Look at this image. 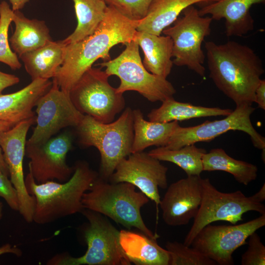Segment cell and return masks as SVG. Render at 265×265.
<instances>
[{
  "mask_svg": "<svg viewBox=\"0 0 265 265\" xmlns=\"http://www.w3.org/2000/svg\"><path fill=\"white\" fill-rule=\"evenodd\" d=\"M139 22L127 18L113 7L107 5L103 20L93 34L66 45L63 63L53 81L69 94L97 59L101 58L104 61L111 59L109 51L113 46L135 40Z\"/></svg>",
  "mask_w": 265,
  "mask_h": 265,
  "instance_id": "obj_1",
  "label": "cell"
},
{
  "mask_svg": "<svg viewBox=\"0 0 265 265\" xmlns=\"http://www.w3.org/2000/svg\"><path fill=\"white\" fill-rule=\"evenodd\" d=\"M210 77L236 106H252L265 70L262 61L249 46L235 41L205 42Z\"/></svg>",
  "mask_w": 265,
  "mask_h": 265,
  "instance_id": "obj_2",
  "label": "cell"
},
{
  "mask_svg": "<svg viewBox=\"0 0 265 265\" xmlns=\"http://www.w3.org/2000/svg\"><path fill=\"white\" fill-rule=\"evenodd\" d=\"M73 175L63 183L54 181L38 184L29 172L25 178L29 194L35 200L33 221L46 224L81 212L84 209L82 198L99 174L85 161H78Z\"/></svg>",
  "mask_w": 265,
  "mask_h": 265,
  "instance_id": "obj_3",
  "label": "cell"
},
{
  "mask_svg": "<svg viewBox=\"0 0 265 265\" xmlns=\"http://www.w3.org/2000/svg\"><path fill=\"white\" fill-rule=\"evenodd\" d=\"M149 199L129 183H111L99 176L82 198L84 209L108 217L116 223L130 230L135 228L150 238L157 239L159 235L153 233L145 225L141 209Z\"/></svg>",
  "mask_w": 265,
  "mask_h": 265,
  "instance_id": "obj_4",
  "label": "cell"
},
{
  "mask_svg": "<svg viewBox=\"0 0 265 265\" xmlns=\"http://www.w3.org/2000/svg\"><path fill=\"white\" fill-rule=\"evenodd\" d=\"M76 127L80 143L98 150L101 156L99 176L108 181L118 164L131 154L134 136L132 110L126 108L116 121L108 123L84 115Z\"/></svg>",
  "mask_w": 265,
  "mask_h": 265,
  "instance_id": "obj_5",
  "label": "cell"
},
{
  "mask_svg": "<svg viewBox=\"0 0 265 265\" xmlns=\"http://www.w3.org/2000/svg\"><path fill=\"white\" fill-rule=\"evenodd\" d=\"M125 45V49L117 57L98 64L106 68L105 71L109 77L115 75L119 78L117 91L123 94L135 91L152 102L173 97L176 91L172 84L166 78L149 73L144 67L137 43L132 40Z\"/></svg>",
  "mask_w": 265,
  "mask_h": 265,
  "instance_id": "obj_6",
  "label": "cell"
},
{
  "mask_svg": "<svg viewBox=\"0 0 265 265\" xmlns=\"http://www.w3.org/2000/svg\"><path fill=\"white\" fill-rule=\"evenodd\" d=\"M88 221L84 231L87 249L82 256L56 255L49 261L53 265H130L119 242V231L106 216L83 209L81 212Z\"/></svg>",
  "mask_w": 265,
  "mask_h": 265,
  "instance_id": "obj_7",
  "label": "cell"
},
{
  "mask_svg": "<svg viewBox=\"0 0 265 265\" xmlns=\"http://www.w3.org/2000/svg\"><path fill=\"white\" fill-rule=\"evenodd\" d=\"M202 197L201 205L184 244L190 246L198 233L206 225L217 221L236 224L243 220L244 213L254 211L265 214V206L253 196H246L242 192H223L218 190L209 178H202Z\"/></svg>",
  "mask_w": 265,
  "mask_h": 265,
  "instance_id": "obj_8",
  "label": "cell"
},
{
  "mask_svg": "<svg viewBox=\"0 0 265 265\" xmlns=\"http://www.w3.org/2000/svg\"><path fill=\"white\" fill-rule=\"evenodd\" d=\"M109 76L101 68L87 70L69 92L76 108L83 115L108 123L125 108L123 94L108 82Z\"/></svg>",
  "mask_w": 265,
  "mask_h": 265,
  "instance_id": "obj_9",
  "label": "cell"
},
{
  "mask_svg": "<svg viewBox=\"0 0 265 265\" xmlns=\"http://www.w3.org/2000/svg\"><path fill=\"white\" fill-rule=\"evenodd\" d=\"M183 16L177 18L173 26L165 28L162 33L173 42V63L178 66H186L201 77L205 75L203 66L205 55L202 49L205 38L211 33L210 17L200 15L193 5L186 8Z\"/></svg>",
  "mask_w": 265,
  "mask_h": 265,
  "instance_id": "obj_10",
  "label": "cell"
},
{
  "mask_svg": "<svg viewBox=\"0 0 265 265\" xmlns=\"http://www.w3.org/2000/svg\"><path fill=\"white\" fill-rule=\"evenodd\" d=\"M255 108L252 106L241 105L222 119L207 120L194 126H179L170 136L164 147L171 150L199 142L210 141L229 131H240L248 134L253 146L262 150V159H265V138L252 125L250 119Z\"/></svg>",
  "mask_w": 265,
  "mask_h": 265,
  "instance_id": "obj_11",
  "label": "cell"
},
{
  "mask_svg": "<svg viewBox=\"0 0 265 265\" xmlns=\"http://www.w3.org/2000/svg\"><path fill=\"white\" fill-rule=\"evenodd\" d=\"M265 225V214L246 222L229 225L204 227L193 239L190 246L218 265H233V253L246 243L253 232Z\"/></svg>",
  "mask_w": 265,
  "mask_h": 265,
  "instance_id": "obj_12",
  "label": "cell"
},
{
  "mask_svg": "<svg viewBox=\"0 0 265 265\" xmlns=\"http://www.w3.org/2000/svg\"><path fill=\"white\" fill-rule=\"evenodd\" d=\"M35 106L36 125L26 144H42L63 128L76 127L84 115L75 106L69 94L53 81L50 89L38 100Z\"/></svg>",
  "mask_w": 265,
  "mask_h": 265,
  "instance_id": "obj_13",
  "label": "cell"
},
{
  "mask_svg": "<svg viewBox=\"0 0 265 265\" xmlns=\"http://www.w3.org/2000/svg\"><path fill=\"white\" fill-rule=\"evenodd\" d=\"M36 116L22 121L1 135L0 145L7 166L10 181L16 190L19 203L18 212L28 223L33 222L35 200L26 190L23 171L26 137Z\"/></svg>",
  "mask_w": 265,
  "mask_h": 265,
  "instance_id": "obj_14",
  "label": "cell"
},
{
  "mask_svg": "<svg viewBox=\"0 0 265 265\" xmlns=\"http://www.w3.org/2000/svg\"><path fill=\"white\" fill-rule=\"evenodd\" d=\"M159 160L143 151L131 153L117 165L108 181L127 182L134 185L158 207L160 201L159 188L168 187V168Z\"/></svg>",
  "mask_w": 265,
  "mask_h": 265,
  "instance_id": "obj_15",
  "label": "cell"
},
{
  "mask_svg": "<svg viewBox=\"0 0 265 265\" xmlns=\"http://www.w3.org/2000/svg\"><path fill=\"white\" fill-rule=\"evenodd\" d=\"M72 147V138L68 133L52 137L39 144H26L25 155L30 159L29 172L38 184L56 180L68 181L74 167L66 162V156Z\"/></svg>",
  "mask_w": 265,
  "mask_h": 265,
  "instance_id": "obj_16",
  "label": "cell"
},
{
  "mask_svg": "<svg viewBox=\"0 0 265 265\" xmlns=\"http://www.w3.org/2000/svg\"><path fill=\"white\" fill-rule=\"evenodd\" d=\"M159 205L163 221L171 226L187 224L197 213L202 197L200 176H187L167 187Z\"/></svg>",
  "mask_w": 265,
  "mask_h": 265,
  "instance_id": "obj_17",
  "label": "cell"
},
{
  "mask_svg": "<svg viewBox=\"0 0 265 265\" xmlns=\"http://www.w3.org/2000/svg\"><path fill=\"white\" fill-rule=\"evenodd\" d=\"M265 0H218L211 2L199 10L200 16L211 15L213 20H225V32L227 36H242L254 29V21L250 7Z\"/></svg>",
  "mask_w": 265,
  "mask_h": 265,
  "instance_id": "obj_18",
  "label": "cell"
},
{
  "mask_svg": "<svg viewBox=\"0 0 265 265\" xmlns=\"http://www.w3.org/2000/svg\"><path fill=\"white\" fill-rule=\"evenodd\" d=\"M52 85L50 80L38 79L17 92L0 94V119L16 125L35 117L33 108Z\"/></svg>",
  "mask_w": 265,
  "mask_h": 265,
  "instance_id": "obj_19",
  "label": "cell"
},
{
  "mask_svg": "<svg viewBox=\"0 0 265 265\" xmlns=\"http://www.w3.org/2000/svg\"><path fill=\"white\" fill-rule=\"evenodd\" d=\"M121 247L131 263L135 265H169L170 255L157 239L141 232L119 231Z\"/></svg>",
  "mask_w": 265,
  "mask_h": 265,
  "instance_id": "obj_20",
  "label": "cell"
},
{
  "mask_svg": "<svg viewBox=\"0 0 265 265\" xmlns=\"http://www.w3.org/2000/svg\"><path fill=\"white\" fill-rule=\"evenodd\" d=\"M134 40L143 52L144 67L152 74L166 79L173 64L171 38L136 30Z\"/></svg>",
  "mask_w": 265,
  "mask_h": 265,
  "instance_id": "obj_21",
  "label": "cell"
},
{
  "mask_svg": "<svg viewBox=\"0 0 265 265\" xmlns=\"http://www.w3.org/2000/svg\"><path fill=\"white\" fill-rule=\"evenodd\" d=\"M66 45L63 40L51 41L19 57L32 80L38 79L50 80L55 77L63 63Z\"/></svg>",
  "mask_w": 265,
  "mask_h": 265,
  "instance_id": "obj_22",
  "label": "cell"
},
{
  "mask_svg": "<svg viewBox=\"0 0 265 265\" xmlns=\"http://www.w3.org/2000/svg\"><path fill=\"white\" fill-rule=\"evenodd\" d=\"M15 31L9 40L18 57L52 41L50 30L43 21L29 19L19 10L14 11Z\"/></svg>",
  "mask_w": 265,
  "mask_h": 265,
  "instance_id": "obj_23",
  "label": "cell"
},
{
  "mask_svg": "<svg viewBox=\"0 0 265 265\" xmlns=\"http://www.w3.org/2000/svg\"><path fill=\"white\" fill-rule=\"evenodd\" d=\"M218 0H153L145 17L140 20L136 30L160 35L187 7L195 3Z\"/></svg>",
  "mask_w": 265,
  "mask_h": 265,
  "instance_id": "obj_24",
  "label": "cell"
},
{
  "mask_svg": "<svg viewBox=\"0 0 265 265\" xmlns=\"http://www.w3.org/2000/svg\"><path fill=\"white\" fill-rule=\"evenodd\" d=\"M134 136L131 153L143 151L148 147H164L176 129L178 121L159 122L146 120L141 110H132Z\"/></svg>",
  "mask_w": 265,
  "mask_h": 265,
  "instance_id": "obj_25",
  "label": "cell"
},
{
  "mask_svg": "<svg viewBox=\"0 0 265 265\" xmlns=\"http://www.w3.org/2000/svg\"><path fill=\"white\" fill-rule=\"evenodd\" d=\"M161 102L159 107L153 109L147 115L149 121L178 122L195 118L226 116L233 110L230 108L205 107L180 102L173 97L167 98Z\"/></svg>",
  "mask_w": 265,
  "mask_h": 265,
  "instance_id": "obj_26",
  "label": "cell"
},
{
  "mask_svg": "<svg viewBox=\"0 0 265 265\" xmlns=\"http://www.w3.org/2000/svg\"><path fill=\"white\" fill-rule=\"evenodd\" d=\"M203 171H222L232 174L239 183L247 186L257 177L258 167L253 164L235 159L222 148H214L202 157Z\"/></svg>",
  "mask_w": 265,
  "mask_h": 265,
  "instance_id": "obj_27",
  "label": "cell"
},
{
  "mask_svg": "<svg viewBox=\"0 0 265 265\" xmlns=\"http://www.w3.org/2000/svg\"><path fill=\"white\" fill-rule=\"evenodd\" d=\"M78 24L74 31L63 40L67 44L80 41L93 34L106 14L107 5L103 0H72Z\"/></svg>",
  "mask_w": 265,
  "mask_h": 265,
  "instance_id": "obj_28",
  "label": "cell"
},
{
  "mask_svg": "<svg viewBox=\"0 0 265 265\" xmlns=\"http://www.w3.org/2000/svg\"><path fill=\"white\" fill-rule=\"evenodd\" d=\"M207 152L194 144L186 145L175 150L158 147L148 154L159 161H168L182 168L187 176H200L203 171L202 157Z\"/></svg>",
  "mask_w": 265,
  "mask_h": 265,
  "instance_id": "obj_29",
  "label": "cell"
},
{
  "mask_svg": "<svg viewBox=\"0 0 265 265\" xmlns=\"http://www.w3.org/2000/svg\"><path fill=\"white\" fill-rule=\"evenodd\" d=\"M14 11L8 3L2 1L0 4V62L12 70L19 69L22 66L18 56L10 47L8 37L9 27L12 22Z\"/></svg>",
  "mask_w": 265,
  "mask_h": 265,
  "instance_id": "obj_30",
  "label": "cell"
},
{
  "mask_svg": "<svg viewBox=\"0 0 265 265\" xmlns=\"http://www.w3.org/2000/svg\"><path fill=\"white\" fill-rule=\"evenodd\" d=\"M169 265H216L213 260L193 247L178 241H167Z\"/></svg>",
  "mask_w": 265,
  "mask_h": 265,
  "instance_id": "obj_31",
  "label": "cell"
},
{
  "mask_svg": "<svg viewBox=\"0 0 265 265\" xmlns=\"http://www.w3.org/2000/svg\"><path fill=\"white\" fill-rule=\"evenodd\" d=\"M121 15L134 21L144 19L153 0H104Z\"/></svg>",
  "mask_w": 265,
  "mask_h": 265,
  "instance_id": "obj_32",
  "label": "cell"
},
{
  "mask_svg": "<svg viewBox=\"0 0 265 265\" xmlns=\"http://www.w3.org/2000/svg\"><path fill=\"white\" fill-rule=\"evenodd\" d=\"M242 265H265V246L260 237L253 232L248 237V248L241 256Z\"/></svg>",
  "mask_w": 265,
  "mask_h": 265,
  "instance_id": "obj_33",
  "label": "cell"
},
{
  "mask_svg": "<svg viewBox=\"0 0 265 265\" xmlns=\"http://www.w3.org/2000/svg\"><path fill=\"white\" fill-rule=\"evenodd\" d=\"M0 197L3 198L9 207L19 210V203L16 190L8 177L0 171Z\"/></svg>",
  "mask_w": 265,
  "mask_h": 265,
  "instance_id": "obj_34",
  "label": "cell"
},
{
  "mask_svg": "<svg viewBox=\"0 0 265 265\" xmlns=\"http://www.w3.org/2000/svg\"><path fill=\"white\" fill-rule=\"evenodd\" d=\"M15 125L7 121L0 119V139L3 132L8 131ZM0 171L5 176H9L7 166L5 162L0 145Z\"/></svg>",
  "mask_w": 265,
  "mask_h": 265,
  "instance_id": "obj_35",
  "label": "cell"
},
{
  "mask_svg": "<svg viewBox=\"0 0 265 265\" xmlns=\"http://www.w3.org/2000/svg\"><path fill=\"white\" fill-rule=\"evenodd\" d=\"M20 81L15 75L3 73L0 71V94L6 88L14 85Z\"/></svg>",
  "mask_w": 265,
  "mask_h": 265,
  "instance_id": "obj_36",
  "label": "cell"
},
{
  "mask_svg": "<svg viewBox=\"0 0 265 265\" xmlns=\"http://www.w3.org/2000/svg\"><path fill=\"white\" fill-rule=\"evenodd\" d=\"M254 103L258 104V107L265 110V80H260L255 92Z\"/></svg>",
  "mask_w": 265,
  "mask_h": 265,
  "instance_id": "obj_37",
  "label": "cell"
},
{
  "mask_svg": "<svg viewBox=\"0 0 265 265\" xmlns=\"http://www.w3.org/2000/svg\"><path fill=\"white\" fill-rule=\"evenodd\" d=\"M5 253H12L18 257L22 255V252L19 248L12 247L9 243L5 244L0 247V256Z\"/></svg>",
  "mask_w": 265,
  "mask_h": 265,
  "instance_id": "obj_38",
  "label": "cell"
},
{
  "mask_svg": "<svg viewBox=\"0 0 265 265\" xmlns=\"http://www.w3.org/2000/svg\"><path fill=\"white\" fill-rule=\"evenodd\" d=\"M30 0H9L13 11L19 10L23 8Z\"/></svg>",
  "mask_w": 265,
  "mask_h": 265,
  "instance_id": "obj_39",
  "label": "cell"
},
{
  "mask_svg": "<svg viewBox=\"0 0 265 265\" xmlns=\"http://www.w3.org/2000/svg\"><path fill=\"white\" fill-rule=\"evenodd\" d=\"M252 196L256 201L263 203L265 200V184L264 183L259 190Z\"/></svg>",
  "mask_w": 265,
  "mask_h": 265,
  "instance_id": "obj_40",
  "label": "cell"
},
{
  "mask_svg": "<svg viewBox=\"0 0 265 265\" xmlns=\"http://www.w3.org/2000/svg\"><path fill=\"white\" fill-rule=\"evenodd\" d=\"M2 209H3V204L2 203L0 202V219L2 217Z\"/></svg>",
  "mask_w": 265,
  "mask_h": 265,
  "instance_id": "obj_41",
  "label": "cell"
},
{
  "mask_svg": "<svg viewBox=\"0 0 265 265\" xmlns=\"http://www.w3.org/2000/svg\"></svg>",
  "mask_w": 265,
  "mask_h": 265,
  "instance_id": "obj_42",
  "label": "cell"
},
{
  "mask_svg": "<svg viewBox=\"0 0 265 265\" xmlns=\"http://www.w3.org/2000/svg\"></svg>",
  "mask_w": 265,
  "mask_h": 265,
  "instance_id": "obj_43",
  "label": "cell"
}]
</instances>
